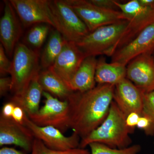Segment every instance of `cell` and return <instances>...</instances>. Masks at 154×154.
<instances>
[{
    "label": "cell",
    "mask_w": 154,
    "mask_h": 154,
    "mask_svg": "<svg viewBox=\"0 0 154 154\" xmlns=\"http://www.w3.org/2000/svg\"><path fill=\"white\" fill-rule=\"evenodd\" d=\"M115 87L98 85L86 92H74L69 99L70 128L81 138L90 134L106 118L113 100Z\"/></svg>",
    "instance_id": "1"
},
{
    "label": "cell",
    "mask_w": 154,
    "mask_h": 154,
    "mask_svg": "<svg viewBox=\"0 0 154 154\" xmlns=\"http://www.w3.org/2000/svg\"><path fill=\"white\" fill-rule=\"evenodd\" d=\"M126 116L113 101L106 118L96 129L82 139L79 148L85 149L90 144L97 143L114 149H123L132 143L130 134L134 129L126 123Z\"/></svg>",
    "instance_id": "2"
},
{
    "label": "cell",
    "mask_w": 154,
    "mask_h": 154,
    "mask_svg": "<svg viewBox=\"0 0 154 154\" xmlns=\"http://www.w3.org/2000/svg\"><path fill=\"white\" fill-rule=\"evenodd\" d=\"M129 21L122 20L97 28L76 43L86 57L103 54L112 57Z\"/></svg>",
    "instance_id": "3"
},
{
    "label": "cell",
    "mask_w": 154,
    "mask_h": 154,
    "mask_svg": "<svg viewBox=\"0 0 154 154\" xmlns=\"http://www.w3.org/2000/svg\"><path fill=\"white\" fill-rule=\"evenodd\" d=\"M39 54L23 43L17 44L14 50L10 75L13 96L21 95L31 80L40 72Z\"/></svg>",
    "instance_id": "4"
},
{
    "label": "cell",
    "mask_w": 154,
    "mask_h": 154,
    "mask_svg": "<svg viewBox=\"0 0 154 154\" xmlns=\"http://www.w3.org/2000/svg\"><path fill=\"white\" fill-rule=\"evenodd\" d=\"M57 28L63 38L77 43L90 33L87 26L65 0L48 1Z\"/></svg>",
    "instance_id": "5"
},
{
    "label": "cell",
    "mask_w": 154,
    "mask_h": 154,
    "mask_svg": "<svg viewBox=\"0 0 154 154\" xmlns=\"http://www.w3.org/2000/svg\"><path fill=\"white\" fill-rule=\"evenodd\" d=\"M87 26L89 32L122 20L131 19L122 12L102 8L87 0H65Z\"/></svg>",
    "instance_id": "6"
},
{
    "label": "cell",
    "mask_w": 154,
    "mask_h": 154,
    "mask_svg": "<svg viewBox=\"0 0 154 154\" xmlns=\"http://www.w3.org/2000/svg\"><path fill=\"white\" fill-rule=\"evenodd\" d=\"M44 105L35 115L29 118L41 126H51L64 132L70 128V106L68 101H62L43 91Z\"/></svg>",
    "instance_id": "7"
},
{
    "label": "cell",
    "mask_w": 154,
    "mask_h": 154,
    "mask_svg": "<svg viewBox=\"0 0 154 154\" xmlns=\"http://www.w3.org/2000/svg\"><path fill=\"white\" fill-rule=\"evenodd\" d=\"M25 27L46 24L56 29V23L48 0H9Z\"/></svg>",
    "instance_id": "8"
},
{
    "label": "cell",
    "mask_w": 154,
    "mask_h": 154,
    "mask_svg": "<svg viewBox=\"0 0 154 154\" xmlns=\"http://www.w3.org/2000/svg\"><path fill=\"white\" fill-rule=\"evenodd\" d=\"M24 125L31 131L35 138L41 140L50 149L66 151L79 147L81 137L75 133H73L69 136H66L63 132L54 127L37 125L27 114Z\"/></svg>",
    "instance_id": "9"
},
{
    "label": "cell",
    "mask_w": 154,
    "mask_h": 154,
    "mask_svg": "<svg viewBox=\"0 0 154 154\" xmlns=\"http://www.w3.org/2000/svg\"><path fill=\"white\" fill-rule=\"evenodd\" d=\"M86 57L75 42L66 40L61 52L48 69L69 88L71 81Z\"/></svg>",
    "instance_id": "10"
},
{
    "label": "cell",
    "mask_w": 154,
    "mask_h": 154,
    "mask_svg": "<svg viewBox=\"0 0 154 154\" xmlns=\"http://www.w3.org/2000/svg\"><path fill=\"white\" fill-rule=\"evenodd\" d=\"M154 52V22L146 27L133 40L117 50L112 56L111 62L126 66L134 58Z\"/></svg>",
    "instance_id": "11"
},
{
    "label": "cell",
    "mask_w": 154,
    "mask_h": 154,
    "mask_svg": "<svg viewBox=\"0 0 154 154\" xmlns=\"http://www.w3.org/2000/svg\"><path fill=\"white\" fill-rule=\"evenodd\" d=\"M126 79L143 93L154 91V57L144 54L131 61L126 67Z\"/></svg>",
    "instance_id": "12"
},
{
    "label": "cell",
    "mask_w": 154,
    "mask_h": 154,
    "mask_svg": "<svg viewBox=\"0 0 154 154\" xmlns=\"http://www.w3.org/2000/svg\"><path fill=\"white\" fill-rule=\"evenodd\" d=\"M4 13L0 20V40L8 57H12L22 33V24L10 1H4Z\"/></svg>",
    "instance_id": "13"
},
{
    "label": "cell",
    "mask_w": 154,
    "mask_h": 154,
    "mask_svg": "<svg viewBox=\"0 0 154 154\" xmlns=\"http://www.w3.org/2000/svg\"><path fill=\"white\" fill-rule=\"evenodd\" d=\"M34 136L27 127L12 118L0 116V146L14 145L25 152L32 150Z\"/></svg>",
    "instance_id": "14"
},
{
    "label": "cell",
    "mask_w": 154,
    "mask_h": 154,
    "mask_svg": "<svg viewBox=\"0 0 154 154\" xmlns=\"http://www.w3.org/2000/svg\"><path fill=\"white\" fill-rule=\"evenodd\" d=\"M143 93L128 79L116 85L113 101L127 116L135 112L141 116Z\"/></svg>",
    "instance_id": "15"
},
{
    "label": "cell",
    "mask_w": 154,
    "mask_h": 154,
    "mask_svg": "<svg viewBox=\"0 0 154 154\" xmlns=\"http://www.w3.org/2000/svg\"><path fill=\"white\" fill-rule=\"evenodd\" d=\"M97 61L96 57L89 56L85 58L70 83L69 87L72 91L83 93L96 86Z\"/></svg>",
    "instance_id": "16"
},
{
    "label": "cell",
    "mask_w": 154,
    "mask_h": 154,
    "mask_svg": "<svg viewBox=\"0 0 154 154\" xmlns=\"http://www.w3.org/2000/svg\"><path fill=\"white\" fill-rule=\"evenodd\" d=\"M38 74L31 80L21 95L13 96L11 101L23 108L29 118L37 113L43 90L38 81Z\"/></svg>",
    "instance_id": "17"
},
{
    "label": "cell",
    "mask_w": 154,
    "mask_h": 154,
    "mask_svg": "<svg viewBox=\"0 0 154 154\" xmlns=\"http://www.w3.org/2000/svg\"><path fill=\"white\" fill-rule=\"evenodd\" d=\"M126 78V66L118 63H108L103 59L98 60L95 81L98 85H116Z\"/></svg>",
    "instance_id": "18"
},
{
    "label": "cell",
    "mask_w": 154,
    "mask_h": 154,
    "mask_svg": "<svg viewBox=\"0 0 154 154\" xmlns=\"http://www.w3.org/2000/svg\"><path fill=\"white\" fill-rule=\"evenodd\" d=\"M38 81L43 91L62 101H69L74 92L48 69L40 71Z\"/></svg>",
    "instance_id": "19"
},
{
    "label": "cell",
    "mask_w": 154,
    "mask_h": 154,
    "mask_svg": "<svg viewBox=\"0 0 154 154\" xmlns=\"http://www.w3.org/2000/svg\"><path fill=\"white\" fill-rule=\"evenodd\" d=\"M66 41L58 30L54 29L52 31L40 57V66L42 70L48 69L52 66Z\"/></svg>",
    "instance_id": "20"
},
{
    "label": "cell",
    "mask_w": 154,
    "mask_h": 154,
    "mask_svg": "<svg viewBox=\"0 0 154 154\" xmlns=\"http://www.w3.org/2000/svg\"><path fill=\"white\" fill-rule=\"evenodd\" d=\"M115 4L120 11L129 17L131 20L146 17L154 11V9L143 5L139 0H131L125 3L115 1Z\"/></svg>",
    "instance_id": "21"
},
{
    "label": "cell",
    "mask_w": 154,
    "mask_h": 154,
    "mask_svg": "<svg viewBox=\"0 0 154 154\" xmlns=\"http://www.w3.org/2000/svg\"><path fill=\"white\" fill-rule=\"evenodd\" d=\"M49 26L46 24H39L32 27L25 37L27 44L36 49L40 48L48 35Z\"/></svg>",
    "instance_id": "22"
},
{
    "label": "cell",
    "mask_w": 154,
    "mask_h": 154,
    "mask_svg": "<svg viewBox=\"0 0 154 154\" xmlns=\"http://www.w3.org/2000/svg\"><path fill=\"white\" fill-rule=\"evenodd\" d=\"M89 146L91 154H138L141 151V146L138 144L121 149L112 148L97 143L90 144Z\"/></svg>",
    "instance_id": "23"
},
{
    "label": "cell",
    "mask_w": 154,
    "mask_h": 154,
    "mask_svg": "<svg viewBox=\"0 0 154 154\" xmlns=\"http://www.w3.org/2000/svg\"><path fill=\"white\" fill-rule=\"evenodd\" d=\"M31 154H91L85 149L77 148L66 151L56 150L49 148L38 139H34Z\"/></svg>",
    "instance_id": "24"
},
{
    "label": "cell",
    "mask_w": 154,
    "mask_h": 154,
    "mask_svg": "<svg viewBox=\"0 0 154 154\" xmlns=\"http://www.w3.org/2000/svg\"><path fill=\"white\" fill-rule=\"evenodd\" d=\"M141 116L148 118L151 122L152 135H154V91L143 93Z\"/></svg>",
    "instance_id": "25"
},
{
    "label": "cell",
    "mask_w": 154,
    "mask_h": 154,
    "mask_svg": "<svg viewBox=\"0 0 154 154\" xmlns=\"http://www.w3.org/2000/svg\"><path fill=\"white\" fill-rule=\"evenodd\" d=\"M12 61L9 59L2 45L0 44V74L1 77L10 74Z\"/></svg>",
    "instance_id": "26"
},
{
    "label": "cell",
    "mask_w": 154,
    "mask_h": 154,
    "mask_svg": "<svg viewBox=\"0 0 154 154\" xmlns=\"http://www.w3.org/2000/svg\"><path fill=\"white\" fill-rule=\"evenodd\" d=\"M90 2L99 8L107 10L118 11L114 0H89Z\"/></svg>",
    "instance_id": "27"
},
{
    "label": "cell",
    "mask_w": 154,
    "mask_h": 154,
    "mask_svg": "<svg viewBox=\"0 0 154 154\" xmlns=\"http://www.w3.org/2000/svg\"><path fill=\"white\" fill-rule=\"evenodd\" d=\"M12 79L11 77H2L0 79V96H5L9 91H11Z\"/></svg>",
    "instance_id": "28"
},
{
    "label": "cell",
    "mask_w": 154,
    "mask_h": 154,
    "mask_svg": "<svg viewBox=\"0 0 154 154\" xmlns=\"http://www.w3.org/2000/svg\"><path fill=\"white\" fill-rule=\"evenodd\" d=\"M137 127L139 129L143 130L147 135H152L151 122L145 116H141Z\"/></svg>",
    "instance_id": "29"
},
{
    "label": "cell",
    "mask_w": 154,
    "mask_h": 154,
    "mask_svg": "<svg viewBox=\"0 0 154 154\" xmlns=\"http://www.w3.org/2000/svg\"><path fill=\"white\" fill-rule=\"evenodd\" d=\"M26 114L22 107L16 105L13 112L12 119L17 123L24 125Z\"/></svg>",
    "instance_id": "30"
},
{
    "label": "cell",
    "mask_w": 154,
    "mask_h": 154,
    "mask_svg": "<svg viewBox=\"0 0 154 154\" xmlns=\"http://www.w3.org/2000/svg\"><path fill=\"white\" fill-rule=\"evenodd\" d=\"M16 104L12 101L7 102L2 108L1 116L6 118H12Z\"/></svg>",
    "instance_id": "31"
},
{
    "label": "cell",
    "mask_w": 154,
    "mask_h": 154,
    "mask_svg": "<svg viewBox=\"0 0 154 154\" xmlns=\"http://www.w3.org/2000/svg\"><path fill=\"white\" fill-rule=\"evenodd\" d=\"M141 115L135 112L130 113L126 116V123L130 128L135 129L137 127Z\"/></svg>",
    "instance_id": "32"
},
{
    "label": "cell",
    "mask_w": 154,
    "mask_h": 154,
    "mask_svg": "<svg viewBox=\"0 0 154 154\" xmlns=\"http://www.w3.org/2000/svg\"><path fill=\"white\" fill-rule=\"evenodd\" d=\"M0 154H25V152L14 148L3 146L0 149Z\"/></svg>",
    "instance_id": "33"
},
{
    "label": "cell",
    "mask_w": 154,
    "mask_h": 154,
    "mask_svg": "<svg viewBox=\"0 0 154 154\" xmlns=\"http://www.w3.org/2000/svg\"><path fill=\"white\" fill-rule=\"evenodd\" d=\"M139 1L143 5L154 9V0H139Z\"/></svg>",
    "instance_id": "34"
},
{
    "label": "cell",
    "mask_w": 154,
    "mask_h": 154,
    "mask_svg": "<svg viewBox=\"0 0 154 154\" xmlns=\"http://www.w3.org/2000/svg\"><path fill=\"white\" fill-rule=\"evenodd\" d=\"M153 55L154 57V52H153Z\"/></svg>",
    "instance_id": "35"
}]
</instances>
